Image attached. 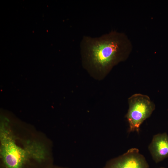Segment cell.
Segmentation results:
<instances>
[{
    "label": "cell",
    "instance_id": "1",
    "mask_svg": "<svg viewBox=\"0 0 168 168\" xmlns=\"http://www.w3.org/2000/svg\"><path fill=\"white\" fill-rule=\"evenodd\" d=\"M132 47L124 34L116 31L98 37L84 36L80 44L83 65L89 70L106 74L127 58Z\"/></svg>",
    "mask_w": 168,
    "mask_h": 168
},
{
    "label": "cell",
    "instance_id": "2",
    "mask_svg": "<svg viewBox=\"0 0 168 168\" xmlns=\"http://www.w3.org/2000/svg\"><path fill=\"white\" fill-rule=\"evenodd\" d=\"M6 122L0 126V168H51L52 161L42 143L35 140L17 142Z\"/></svg>",
    "mask_w": 168,
    "mask_h": 168
},
{
    "label": "cell",
    "instance_id": "3",
    "mask_svg": "<svg viewBox=\"0 0 168 168\" xmlns=\"http://www.w3.org/2000/svg\"><path fill=\"white\" fill-rule=\"evenodd\" d=\"M128 103L129 108L125 116L129 124L128 132L138 133L141 125L151 115L155 106L148 96L140 93L130 96Z\"/></svg>",
    "mask_w": 168,
    "mask_h": 168
},
{
    "label": "cell",
    "instance_id": "4",
    "mask_svg": "<svg viewBox=\"0 0 168 168\" xmlns=\"http://www.w3.org/2000/svg\"><path fill=\"white\" fill-rule=\"evenodd\" d=\"M104 168H149L145 157L136 148L108 161Z\"/></svg>",
    "mask_w": 168,
    "mask_h": 168
},
{
    "label": "cell",
    "instance_id": "5",
    "mask_svg": "<svg viewBox=\"0 0 168 168\" xmlns=\"http://www.w3.org/2000/svg\"><path fill=\"white\" fill-rule=\"evenodd\" d=\"M148 149L156 163L168 158V135L166 133H159L153 137Z\"/></svg>",
    "mask_w": 168,
    "mask_h": 168
},
{
    "label": "cell",
    "instance_id": "6",
    "mask_svg": "<svg viewBox=\"0 0 168 168\" xmlns=\"http://www.w3.org/2000/svg\"><path fill=\"white\" fill-rule=\"evenodd\" d=\"M51 168H63L62 167H52Z\"/></svg>",
    "mask_w": 168,
    "mask_h": 168
},
{
    "label": "cell",
    "instance_id": "7",
    "mask_svg": "<svg viewBox=\"0 0 168 168\" xmlns=\"http://www.w3.org/2000/svg\"><path fill=\"white\" fill-rule=\"evenodd\" d=\"M159 168H166L164 167H161Z\"/></svg>",
    "mask_w": 168,
    "mask_h": 168
}]
</instances>
